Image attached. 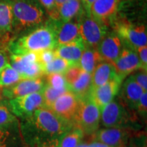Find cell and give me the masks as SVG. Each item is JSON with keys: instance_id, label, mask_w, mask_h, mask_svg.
<instances>
[{"instance_id": "obj_10", "label": "cell", "mask_w": 147, "mask_h": 147, "mask_svg": "<svg viewBox=\"0 0 147 147\" xmlns=\"http://www.w3.org/2000/svg\"><path fill=\"white\" fill-rule=\"evenodd\" d=\"M80 100L73 92L66 91L53 102L50 109L60 118L74 126Z\"/></svg>"}, {"instance_id": "obj_32", "label": "cell", "mask_w": 147, "mask_h": 147, "mask_svg": "<svg viewBox=\"0 0 147 147\" xmlns=\"http://www.w3.org/2000/svg\"><path fill=\"white\" fill-rule=\"evenodd\" d=\"M45 10L48 18L54 21H59V8L55 0H38Z\"/></svg>"}, {"instance_id": "obj_11", "label": "cell", "mask_w": 147, "mask_h": 147, "mask_svg": "<svg viewBox=\"0 0 147 147\" xmlns=\"http://www.w3.org/2000/svg\"><path fill=\"white\" fill-rule=\"evenodd\" d=\"M113 64L117 75L123 81L129 75L140 69V62L136 51L124 43L120 55Z\"/></svg>"}, {"instance_id": "obj_33", "label": "cell", "mask_w": 147, "mask_h": 147, "mask_svg": "<svg viewBox=\"0 0 147 147\" xmlns=\"http://www.w3.org/2000/svg\"><path fill=\"white\" fill-rule=\"evenodd\" d=\"M135 111L136 112L137 115H139L142 119H146L147 115V93L144 92L143 94L141 95L140 98L139 102L138 103L136 108Z\"/></svg>"}, {"instance_id": "obj_43", "label": "cell", "mask_w": 147, "mask_h": 147, "mask_svg": "<svg viewBox=\"0 0 147 147\" xmlns=\"http://www.w3.org/2000/svg\"><path fill=\"white\" fill-rule=\"evenodd\" d=\"M76 147H89V144L81 142Z\"/></svg>"}, {"instance_id": "obj_18", "label": "cell", "mask_w": 147, "mask_h": 147, "mask_svg": "<svg viewBox=\"0 0 147 147\" xmlns=\"http://www.w3.org/2000/svg\"><path fill=\"white\" fill-rule=\"evenodd\" d=\"M144 92L146 91H144L133 78L129 76L121 84L119 97L129 109L135 111L140 98Z\"/></svg>"}, {"instance_id": "obj_38", "label": "cell", "mask_w": 147, "mask_h": 147, "mask_svg": "<svg viewBox=\"0 0 147 147\" xmlns=\"http://www.w3.org/2000/svg\"><path fill=\"white\" fill-rule=\"evenodd\" d=\"M10 63V53L8 48L0 49V71Z\"/></svg>"}, {"instance_id": "obj_8", "label": "cell", "mask_w": 147, "mask_h": 147, "mask_svg": "<svg viewBox=\"0 0 147 147\" xmlns=\"http://www.w3.org/2000/svg\"><path fill=\"white\" fill-rule=\"evenodd\" d=\"M10 64L21 76L22 79L43 77V65L38 61V53L10 54Z\"/></svg>"}, {"instance_id": "obj_15", "label": "cell", "mask_w": 147, "mask_h": 147, "mask_svg": "<svg viewBox=\"0 0 147 147\" xmlns=\"http://www.w3.org/2000/svg\"><path fill=\"white\" fill-rule=\"evenodd\" d=\"M120 0H95L89 13L93 18L110 29L115 18Z\"/></svg>"}, {"instance_id": "obj_30", "label": "cell", "mask_w": 147, "mask_h": 147, "mask_svg": "<svg viewBox=\"0 0 147 147\" xmlns=\"http://www.w3.org/2000/svg\"><path fill=\"white\" fill-rule=\"evenodd\" d=\"M66 90H57L53 89L50 86L45 84V87L42 91L43 96V107L50 109L53 102L58 98L60 95L65 93Z\"/></svg>"}, {"instance_id": "obj_23", "label": "cell", "mask_w": 147, "mask_h": 147, "mask_svg": "<svg viewBox=\"0 0 147 147\" xmlns=\"http://www.w3.org/2000/svg\"><path fill=\"white\" fill-rule=\"evenodd\" d=\"M12 0H0V34L12 37Z\"/></svg>"}, {"instance_id": "obj_27", "label": "cell", "mask_w": 147, "mask_h": 147, "mask_svg": "<svg viewBox=\"0 0 147 147\" xmlns=\"http://www.w3.org/2000/svg\"><path fill=\"white\" fill-rule=\"evenodd\" d=\"M74 65H76V64L71 63L70 61L64 59L56 57L54 59L51 61L50 63L43 65L44 74L45 76L54 73L63 74L69 67Z\"/></svg>"}, {"instance_id": "obj_2", "label": "cell", "mask_w": 147, "mask_h": 147, "mask_svg": "<svg viewBox=\"0 0 147 147\" xmlns=\"http://www.w3.org/2000/svg\"><path fill=\"white\" fill-rule=\"evenodd\" d=\"M56 47V21L48 18L42 25L12 39L8 50L10 54L21 55L54 50Z\"/></svg>"}, {"instance_id": "obj_1", "label": "cell", "mask_w": 147, "mask_h": 147, "mask_svg": "<svg viewBox=\"0 0 147 147\" xmlns=\"http://www.w3.org/2000/svg\"><path fill=\"white\" fill-rule=\"evenodd\" d=\"M73 127L51 109L44 107L38 108L20 123L26 147H59L64 134Z\"/></svg>"}, {"instance_id": "obj_20", "label": "cell", "mask_w": 147, "mask_h": 147, "mask_svg": "<svg viewBox=\"0 0 147 147\" xmlns=\"http://www.w3.org/2000/svg\"><path fill=\"white\" fill-rule=\"evenodd\" d=\"M85 49L82 40L67 44V45L57 46L54 49L55 56L69 61L71 63L78 65L79 60L82 53Z\"/></svg>"}, {"instance_id": "obj_5", "label": "cell", "mask_w": 147, "mask_h": 147, "mask_svg": "<svg viewBox=\"0 0 147 147\" xmlns=\"http://www.w3.org/2000/svg\"><path fill=\"white\" fill-rule=\"evenodd\" d=\"M76 18L78 21L80 38L84 47L97 49L109 31V27L93 18L84 9Z\"/></svg>"}, {"instance_id": "obj_34", "label": "cell", "mask_w": 147, "mask_h": 147, "mask_svg": "<svg viewBox=\"0 0 147 147\" xmlns=\"http://www.w3.org/2000/svg\"><path fill=\"white\" fill-rule=\"evenodd\" d=\"M131 76L138 84H139L144 91L147 90V71L138 69L134 71Z\"/></svg>"}, {"instance_id": "obj_21", "label": "cell", "mask_w": 147, "mask_h": 147, "mask_svg": "<svg viewBox=\"0 0 147 147\" xmlns=\"http://www.w3.org/2000/svg\"><path fill=\"white\" fill-rule=\"evenodd\" d=\"M91 76L92 87L96 88L115 78L117 76V73L113 63L102 61L95 67Z\"/></svg>"}, {"instance_id": "obj_25", "label": "cell", "mask_w": 147, "mask_h": 147, "mask_svg": "<svg viewBox=\"0 0 147 147\" xmlns=\"http://www.w3.org/2000/svg\"><path fill=\"white\" fill-rule=\"evenodd\" d=\"M83 10L81 0H67L59 8V21L67 22L74 19Z\"/></svg>"}, {"instance_id": "obj_7", "label": "cell", "mask_w": 147, "mask_h": 147, "mask_svg": "<svg viewBox=\"0 0 147 147\" xmlns=\"http://www.w3.org/2000/svg\"><path fill=\"white\" fill-rule=\"evenodd\" d=\"M110 29L117 32L125 45L136 51L140 47L147 45L146 23L117 22Z\"/></svg>"}, {"instance_id": "obj_41", "label": "cell", "mask_w": 147, "mask_h": 147, "mask_svg": "<svg viewBox=\"0 0 147 147\" xmlns=\"http://www.w3.org/2000/svg\"><path fill=\"white\" fill-rule=\"evenodd\" d=\"M89 147H110L104 143L97 142V141H92V142L89 144Z\"/></svg>"}, {"instance_id": "obj_37", "label": "cell", "mask_w": 147, "mask_h": 147, "mask_svg": "<svg viewBox=\"0 0 147 147\" xmlns=\"http://www.w3.org/2000/svg\"><path fill=\"white\" fill-rule=\"evenodd\" d=\"M137 54L140 62V69L147 71V47H140L136 49Z\"/></svg>"}, {"instance_id": "obj_40", "label": "cell", "mask_w": 147, "mask_h": 147, "mask_svg": "<svg viewBox=\"0 0 147 147\" xmlns=\"http://www.w3.org/2000/svg\"><path fill=\"white\" fill-rule=\"evenodd\" d=\"M81 1L83 9L86 11V12H89V9L91 8V5L93 4L95 0H81Z\"/></svg>"}, {"instance_id": "obj_24", "label": "cell", "mask_w": 147, "mask_h": 147, "mask_svg": "<svg viewBox=\"0 0 147 147\" xmlns=\"http://www.w3.org/2000/svg\"><path fill=\"white\" fill-rule=\"evenodd\" d=\"M103 61L97 49L85 47L78 62V65L82 70L91 74L95 67Z\"/></svg>"}, {"instance_id": "obj_36", "label": "cell", "mask_w": 147, "mask_h": 147, "mask_svg": "<svg viewBox=\"0 0 147 147\" xmlns=\"http://www.w3.org/2000/svg\"><path fill=\"white\" fill-rule=\"evenodd\" d=\"M55 57L56 56H55L54 50H45L38 53V61L42 65L50 63Z\"/></svg>"}, {"instance_id": "obj_39", "label": "cell", "mask_w": 147, "mask_h": 147, "mask_svg": "<svg viewBox=\"0 0 147 147\" xmlns=\"http://www.w3.org/2000/svg\"><path fill=\"white\" fill-rule=\"evenodd\" d=\"M12 39H13V37L11 35L0 34V49L8 48L9 43Z\"/></svg>"}, {"instance_id": "obj_44", "label": "cell", "mask_w": 147, "mask_h": 147, "mask_svg": "<svg viewBox=\"0 0 147 147\" xmlns=\"http://www.w3.org/2000/svg\"><path fill=\"white\" fill-rule=\"evenodd\" d=\"M1 88L0 87V93H1Z\"/></svg>"}, {"instance_id": "obj_31", "label": "cell", "mask_w": 147, "mask_h": 147, "mask_svg": "<svg viewBox=\"0 0 147 147\" xmlns=\"http://www.w3.org/2000/svg\"><path fill=\"white\" fill-rule=\"evenodd\" d=\"M17 120V118L9 109L7 103L5 104L3 101L0 102V127L12 123Z\"/></svg>"}, {"instance_id": "obj_17", "label": "cell", "mask_w": 147, "mask_h": 147, "mask_svg": "<svg viewBox=\"0 0 147 147\" xmlns=\"http://www.w3.org/2000/svg\"><path fill=\"white\" fill-rule=\"evenodd\" d=\"M82 40L76 18L67 22L56 21L57 46L67 45Z\"/></svg>"}, {"instance_id": "obj_26", "label": "cell", "mask_w": 147, "mask_h": 147, "mask_svg": "<svg viewBox=\"0 0 147 147\" xmlns=\"http://www.w3.org/2000/svg\"><path fill=\"white\" fill-rule=\"evenodd\" d=\"M84 134L80 128L74 126L64 134L59 147H76L82 140Z\"/></svg>"}, {"instance_id": "obj_42", "label": "cell", "mask_w": 147, "mask_h": 147, "mask_svg": "<svg viewBox=\"0 0 147 147\" xmlns=\"http://www.w3.org/2000/svg\"><path fill=\"white\" fill-rule=\"evenodd\" d=\"M67 0H55V3H56L57 7L58 8H59V7L63 4V3H65V1H67Z\"/></svg>"}, {"instance_id": "obj_9", "label": "cell", "mask_w": 147, "mask_h": 147, "mask_svg": "<svg viewBox=\"0 0 147 147\" xmlns=\"http://www.w3.org/2000/svg\"><path fill=\"white\" fill-rule=\"evenodd\" d=\"M6 103L12 113L23 121L30 117L38 108L43 107V96L42 91L36 92L11 99Z\"/></svg>"}, {"instance_id": "obj_6", "label": "cell", "mask_w": 147, "mask_h": 147, "mask_svg": "<svg viewBox=\"0 0 147 147\" xmlns=\"http://www.w3.org/2000/svg\"><path fill=\"white\" fill-rule=\"evenodd\" d=\"M80 100L74 126L80 128L84 135L93 136L100 129V108L92 101L90 96Z\"/></svg>"}, {"instance_id": "obj_14", "label": "cell", "mask_w": 147, "mask_h": 147, "mask_svg": "<svg viewBox=\"0 0 147 147\" xmlns=\"http://www.w3.org/2000/svg\"><path fill=\"white\" fill-rule=\"evenodd\" d=\"M123 42L117 32L110 29L99 44L97 50L103 61L113 63L120 55Z\"/></svg>"}, {"instance_id": "obj_16", "label": "cell", "mask_w": 147, "mask_h": 147, "mask_svg": "<svg viewBox=\"0 0 147 147\" xmlns=\"http://www.w3.org/2000/svg\"><path fill=\"white\" fill-rule=\"evenodd\" d=\"M123 80L118 76L100 87L93 88L90 97L99 108H101L115 98L120 91Z\"/></svg>"}, {"instance_id": "obj_19", "label": "cell", "mask_w": 147, "mask_h": 147, "mask_svg": "<svg viewBox=\"0 0 147 147\" xmlns=\"http://www.w3.org/2000/svg\"><path fill=\"white\" fill-rule=\"evenodd\" d=\"M0 147H26L18 120L12 123L0 127Z\"/></svg>"}, {"instance_id": "obj_3", "label": "cell", "mask_w": 147, "mask_h": 147, "mask_svg": "<svg viewBox=\"0 0 147 147\" xmlns=\"http://www.w3.org/2000/svg\"><path fill=\"white\" fill-rule=\"evenodd\" d=\"M13 39L42 25L48 19L45 10L38 0H12Z\"/></svg>"}, {"instance_id": "obj_35", "label": "cell", "mask_w": 147, "mask_h": 147, "mask_svg": "<svg viewBox=\"0 0 147 147\" xmlns=\"http://www.w3.org/2000/svg\"><path fill=\"white\" fill-rule=\"evenodd\" d=\"M82 70V69L80 68L78 65H74L63 74L66 82H67L68 85L72 83L78 78Z\"/></svg>"}, {"instance_id": "obj_22", "label": "cell", "mask_w": 147, "mask_h": 147, "mask_svg": "<svg viewBox=\"0 0 147 147\" xmlns=\"http://www.w3.org/2000/svg\"><path fill=\"white\" fill-rule=\"evenodd\" d=\"M69 91L73 92L79 99H84L90 96L92 87L91 74L82 70L78 78L69 85Z\"/></svg>"}, {"instance_id": "obj_4", "label": "cell", "mask_w": 147, "mask_h": 147, "mask_svg": "<svg viewBox=\"0 0 147 147\" xmlns=\"http://www.w3.org/2000/svg\"><path fill=\"white\" fill-rule=\"evenodd\" d=\"M116 98V97H115ZM100 108V125L104 127L133 129L137 125V117L119 97Z\"/></svg>"}, {"instance_id": "obj_28", "label": "cell", "mask_w": 147, "mask_h": 147, "mask_svg": "<svg viewBox=\"0 0 147 147\" xmlns=\"http://www.w3.org/2000/svg\"><path fill=\"white\" fill-rule=\"evenodd\" d=\"M23 80L20 74L14 69L10 64L7 65L0 71V87H10Z\"/></svg>"}, {"instance_id": "obj_29", "label": "cell", "mask_w": 147, "mask_h": 147, "mask_svg": "<svg viewBox=\"0 0 147 147\" xmlns=\"http://www.w3.org/2000/svg\"><path fill=\"white\" fill-rule=\"evenodd\" d=\"M45 82L47 85L57 90L69 91V85L63 74H50L45 75Z\"/></svg>"}, {"instance_id": "obj_13", "label": "cell", "mask_w": 147, "mask_h": 147, "mask_svg": "<svg viewBox=\"0 0 147 147\" xmlns=\"http://www.w3.org/2000/svg\"><path fill=\"white\" fill-rule=\"evenodd\" d=\"M46 84L43 77L32 79H23L10 87L2 88L1 95L4 98L11 100L42 91Z\"/></svg>"}, {"instance_id": "obj_12", "label": "cell", "mask_w": 147, "mask_h": 147, "mask_svg": "<svg viewBox=\"0 0 147 147\" xmlns=\"http://www.w3.org/2000/svg\"><path fill=\"white\" fill-rule=\"evenodd\" d=\"M130 129L118 127L99 129L93 136V140L104 143L110 147H127Z\"/></svg>"}]
</instances>
